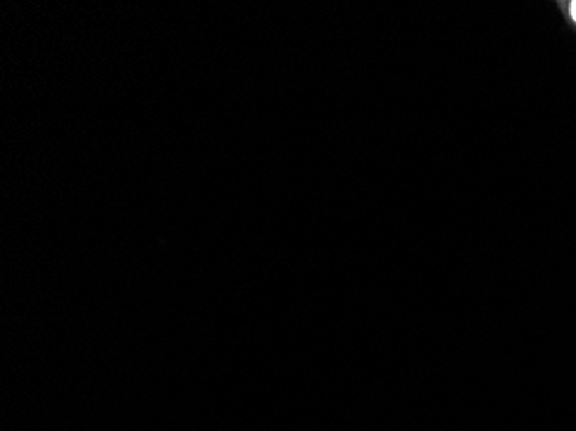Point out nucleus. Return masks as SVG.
Listing matches in <instances>:
<instances>
[{"instance_id": "nucleus-1", "label": "nucleus", "mask_w": 576, "mask_h": 431, "mask_svg": "<svg viewBox=\"0 0 576 431\" xmlns=\"http://www.w3.org/2000/svg\"><path fill=\"white\" fill-rule=\"evenodd\" d=\"M569 12H572L573 21L576 23V0L575 2H572V8H569Z\"/></svg>"}]
</instances>
